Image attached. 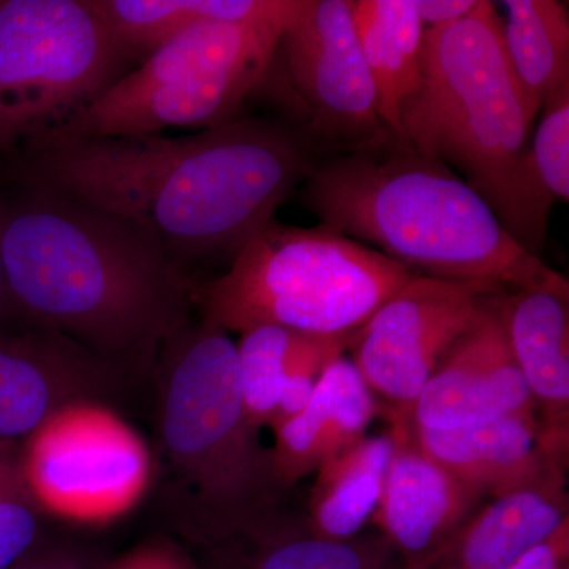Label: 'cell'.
<instances>
[{
  "mask_svg": "<svg viewBox=\"0 0 569 569\" xmlns=\"http://www.w3.org/2000/svg\"><path fill=\"white\" fill-rule=\"evenodd\" d=\"M284 29L269 22L187 29L48 132L132 137L234 121L274 67Z\"/></svg>",
  "mask_w": 569,
  "mask_h": 569,
  "instance_id": "obj_7",
  "label": "cell"
},
{
  "mask_svg": "<svg viewBox=\"0 0 569 569\" xmlns=\"http://www.w3.org/2000/svg\"><path fill=\"white\" fill-rule=\"evenodd\" d=\"M395 441L391 432L356 441L317 470L307 529L318 538H355L376 512Z\"/></svg>",
  "mask_w": 569,
  "mask_h": 569,
  "instance_id": "obj_21",
  "label": "cell"
},
{
  "mask_svg": "<svg viewBox=\"0 0 569 569\" xmlns=\"http://www.w3.org/2000/svg\"><path fill=\"white\" fill-rule=\"evenodd\" d=\"M250 569H391L395 548L381 537L343 541L306 530L264 533Z\"/></svg>",
  "mask_w": 569,
  "mask_h": 569,
  "instance_id": "obj_23",
  "label": "cell"
},
{
  "mask_svg": "<svg viewBox=\"0 0 569 569\" xmlns=\"http://www.w3.org/2000/svg\"><path fill=\"white\" fill-rule=\"evenodd\" d=\"M565 473L492 498L419 569H507L523 550L569 518Z\"/></svg>",
  "mask_w": 569,
  "mask_h": 569,
  "instance_id": "obj_18",
  "label": "cell"
},
{
  "mask_svg": "<svg viewBox=\"0 0 569 569\" xmlns=\"http://www.w3.org/2000/svg\"><path fill=\"white\" fill-rule=\"evenodd\" d=\"M415 436L422 451L481 498L508 496L567 468L546 451L537 415L455 429L415 426Z\"/></svg>",
  "mask_w": 569,
  "mask_h": 569,
  "instance_id": "obj_16",
  "label": "cell"
},
{
  "mask_svg": "<svg viewBox=\"0 0 569 569\" xmlns=\"http://www.w3.org/2000/svg\"><path fill=\"white\" fill-rule=\"evenodd\" d=\"M277 58L301 107L299 122L323 152L355 151L392 137L381 121L350 0H307L284 29Z\"/></svg>",
  "mask_w": 569,
  "mask_h": 569,
  "instance_id": "obj_10",
  "label": "cell"
},
{
  "mask_svg": "<svg viewBox=\"0 0 569 569\" xmlns=\"http://www.w3.org/2000/svg\"><path fill=\"white\" fill-rule=\"evenodd\" d=\"M130 70L89 0H0V157Z\"/></svg>",
  "mask_w": 569,
  "mask_h": 569,
  "instance_id": "obj_8",
  "label": "cell"
},
{
  "mask_svg": "<svg viewBox=\"0 0 569 569\" xmlns=\"http://www.w3.org/2000/svg\"><path fill=\"white\" fill-rule=\"evenodd\" d=\"M21 466L44 512L107 520L148 485L151 460L140 436L110 407L63 408L21 443Z\"/></svg>",
  "mask_w": 569,
  "mask_h": 569,
  "instance_id": "obj_9",
  "label": "cell"
},
{
  "mask_svg": "<svg viewBox=\"0 0 569 569\" xmlns=\"http://www.w3.org/2000/svg\"><path fill=\"white\" fill-rule=\"evenodd\" d=\"M501 291L482 296L473 320L433 370L411 411L415 426L455 429L537 415L509 348Z\"/></svg>",
  "mask_w": 569,
  "mask_h": 569,
  "instance_id": "obj_13",
  "label": "cell"
},
{
  "mask_svg": "<svg viewBox=\"0 0 569 569\" xmlns=\"http://www.w3.org/2000/svg\"><path fill=\"white\" fill-rule=\"evenodd\" d=\"M63 556L62 549H50L41 546L37 552L11 569H56Z\"/></svg>",
  "mask_w": 569,
  "mask_h": 569,
  "instance_id": "obj_29",
  "label": "cell"
},
{
  "mask_svg": "<svg viewBox=\"0 0 569 569\" xmlns=\"http://www.w3.org/2000/svg\"><path fill=\"white\" fill-rule=\"evenodd\" d=\"M501 316L533 400L550 458L567 467L569 449V283L550 271L538 282L503 290Z\"/></svg>",
  "mask_w": 569,
  "mask_h": 569,
  "instance_id": "obj_15",
  "label": "cell"
},
{
  "mask_svg": "<svg viewBox=\"0 0 569 569\" xmlns=\"http://www.w3.org/2000/svg\"><path fill=\"white\" fill-rule=\"evenodd\" d=\"M569 518L552 533L535 542L512 561L507 569H568Z\"/></svg>",
  "mask_w": 569,
  "mask_h": 569,
  "instance_id": "obj_27",
  "label": "cell"
},
{
  "mask_svg": "<svg viewBox=\"0 0 569 569\" xmlns=\"http://www.w3.org/2000/svg\"><path fill=\"white\" fill-rule=\"evenodd\" d=\"M142 373L50 329L0 331V441L22 443L63 408L110 407Z\"/></svg>",
  "mask_w": 569,
  "mask_h": 569,
  "instance_id": "obj_12",
  "label": "cell"
},
{
  "mask_svg": "<svg viewBox=\"0 0 569 569\" xmlns=\"http://www.w3.org/2000/svg\"><path fill=\"white\" fill-rule=\"evenodd\" d=\"M537 121L509 66L496 3L482 0L470 17L426 29L421 86L400 112V140L451 168L538 257L549 219L526 170Z\"/></svg>",
  "mask_w": 569,
  "mask_h": 569,
  "instance_id": "obj_4",
  "label": "cell"
},
{
  "mask_svg": "<svg viewBox=\"0 0 569 569\" xmlns=\"http://www.w3.org/2000/svg\"><path fill=\"white\" fill-rule=\"evenodd\" d=\"M132 69L174 36L204 22L288 28L307 0H89Z\"/></svg>",
  "mask_w": 569,
  "mask_h": 569,
  "instance_id": "obj_19",
  "label": "cell"
},
{
  "mask_svg": "<svg viewBox=\"0 0 569 569\" xmlns=\"http://www.w3.org/2000/svg\"><path fill=\"white\" fill-rule=\"evenodd\" d=\"M159 441L194 538L223 545L252 529L287 488L247 417L238 348L200 317L157 356Z\"/></svg>",
  "mask_w": 569,
  "mask_h": 569,
  "instance_id": "obj_5",
  "label": "cell"
},
{
  "mask_svg": "<svg viewBox=\"0 0 569 569\" xmlns=\"http://www.w3.org/2000/svg\"><path fill=\"white\" fill-rule=\"evenodd\" d=\"M406 266L331 228L272 219L223 274L198 283L200 317L228 332L274 325L350 336L413 277Z\"/></svg>",
  "mask_w": 569,
  "mask_h": 569,
  "instance_id": "obj_6",
  "label": "cell"
},
{
  "mask_svg": "<svg viewBox=\"0 0 569 569\" xmlns=\"http://www.w3.org/2000/svg\"><path fill=\"white\" fill-rule=\"evenodd\" d=\"M490 291L415 274L353 332L350 359L370 391L388 400L392 415L411 419L433 370Z\"/></svg>",
  "mask_w": 569,
  "mask_h": 569,
  "instance_id": "obj_11",
  "label": "cell"
},
{
  "mask_svg": "<svg viewBox=\"0 0 569 569\" xmlns=\"http://www.w3.org/2000/svg\"><path fill=\"white\" fill-rule=\"evenodd\" d=\"M501 39L531 114L569 84V11L559 0L501 2Z\"/></svg>",
  "mask_w": 569,
  "mask_h": 569,
  "instance_id": "obj_22",
  "label": "cell"
},
{
  "mask_svg": "<svg viewBox=\"0 0 569 569\" xmlns=\"http://www.w3.org/2000/svg\"><path fill=\"white\" fill-rule=\"evenodd\" d=\"M321 157L288 116H246L187 137L43 132L0 157V183L118 217L192 272L231 263Z\"/></svg>",
  "mask_w": 569,
  "mask_h": 569,
  "instance_id": "obj_1",
  "label": "cell"
},
{
  "mask_svg": "<svg viewBox=\"0 0 569 569\" xmlns=\"http://www.w3.org/2000/svg\"><path fill=\"white\" fill-rule=\"evenodd\" d=\"M21 466V443L0 441V569H11L41 548V515Z\"/></svg>",
  "mask_w": 569,
  "mask_h": 569,
  "instance_id": "obj_26",
  "label": "cell"
},
{
  "mask_svg": "<svg viewBox=\"0 0 569 569\" xmlns=\"http://www.w3.org/2000/svg\"><path fill=\"white\" fill-rule=\"evenodd\" d=\"M10 320L9 301H7L6 276H3L2 252H0V323Z\"/></svg>",
  "mask_w": 569,
  "mask_h": 569,
  "instance_id": "obj_31",
  "label": "cell"
},
{
  "mask_svg": "<svg viewBox=\"0 0 569 569\" xmlns=\"http://www.w3.org/2000/svg\"><path fill=\"white\" fill-rule=\"evenodd\" d=\"M299 335L282 326L264 325L242 332L236 343L242 400L247 417L258 430L272 417Z\"/></svg>",
  "mask_w": 569,
  "mask_h": 569,
  "instance_id": "obj_24",
  "label": "cell"
},
{
  "mask_svg": "<svg viewBox=\"0 0 569 569\" xmlns=\"http://www.w3.org/2000/svg\"><path fill=\"white\" fill-rule=\"evenodd\" d=\"M107 569H148V549H146V545L133 550L129 556L122 557L118 563Z\"/></svg>",
  "mask_w": 569,
  "mask_h": 569,
  "instance_id": "obj_30",
  "label": "cell"
},
{
  "mask_svg": "<svg viewBox=\"0 0 569 569\" xmlns=\"http://www.w3.org/2000/svg\"><path fill=\"white\" fill-rule=\"evenodd\" d=\"M526 153L527 179L542 216L569 200V84L546 100Z\"/></svg>",
  "mask_w": 569,
  "mask_h": 569,
  "instance_id": "obj_25",
  "label": "cell"
},
{
  "mask_svg": "<svg viewBox=\"0 0 569 569\" xmlns=\"http://www.w3.org/2000/svg\"><path fill=\"white\" fill-rule=\"evenodd\" d=\"M376 415V396L353 361L340 356L326 367L305 410L274 430L272 459L284 488L361 440Z\"/></svg>",
  "mask_w": 569,
  "mask_h": 569,
  "instance_id": "obj_17",
  "label": "cell"
},
{
  "mask_svg": "<svg viewBox=\"0 0 569 569\" xmlns=\"http://www.w3.org/2000/svg\"><path fill=\"white\" fill-rule=\"evenodd\" d=\"M299 198L323 227L417 276L497 291L552 271L451 168L396 137L321 157Z\"/></svg>",
  "mask_w": 569,
  "mask_h": 569,
  "instance_id": "obj_3",
  "label": "cell"
},
{
  "mask_svg": "<svg viewBox=\"0 0 569 569\" xmlns=\"http://www.w3.org/2000/svg\"><path fill=\"white\" fill-rule=\"evenodd\" d=\"M356 36L372 74L381 121L400 140V112L418 91L426 28L415 0H350Z\"/></svg>",
  "mask_w": 569,
  "mask_h": 569,
  "instance_id": "obj_20",
  "label": "cell"
},
{
  "mask_svg": "<svg viewBox=\"0 0 569 569\" xmlns=\"http://www.w3.org/2000/svg\"><path fill=\"white\" fill-rule=\"evenodd\" d=\"M482 0H415L419 20L426 29L440 28L470 17Z\"/></svg>",
  "mask_w": 569,
  "mask_h": 569,
  "instance_id": "obj_28",
  "label": "cell"
},
{
  "mask_svg": "<svg viewBox=\"0 0 569 569\" xmlns=\"http://www.w3.org/2000/svg\"><path fill=\"white\" fill-rule=\"evenodd\" d=\"M10 320L70 337L146 372L192 320L198 280L118 217L0 183Z\"/></svg>",
  "mask_w": 569,
  "mask_h": 569,
  "instance_id": "obj_2",
  "label": "cell"
},
{
  "mask_svg": "<svg viewBox=\"0 0 569 569\" xmlns=\"http://www.w3.org/2000/svg\"><path fill=\"white\" fill-rule=\"evenodd\" d=\"M395 441L373 520L402 553L403 569H419L478 511L477 493L419 447L411 419L391 415Z\"/></svg>",
  "mask_w": 569,
  "mask_h": 569,
  "instance_id": "obj_14",
  "label": "cell"
}]
</instances>
